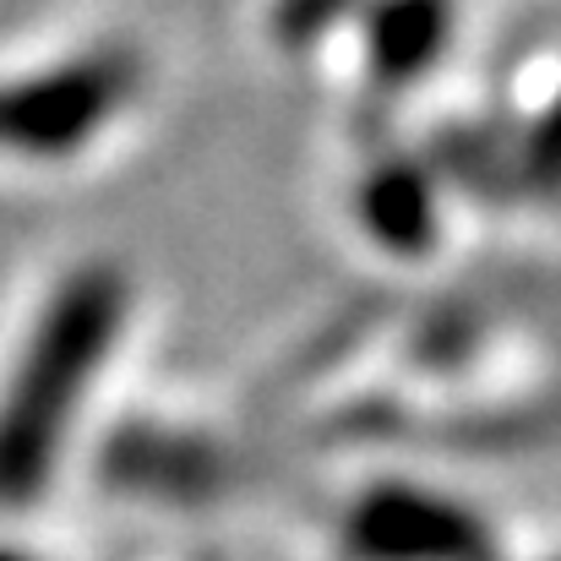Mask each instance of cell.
<instances>
[{"instance_id": "1", "label": "cell", "mask_w": 561, "mask_h": 561, "mask_svg": "<svg viewBox=\"0 0 561 561\" xmlns=\"http://www.w3.org/2000/svg\"><path fill=\"white\" fill-rule=\"evenodd\" d=\"M121 306H126V284L110 267H88L55 295L49 317L27 344L22 371L0 403V502H27L38 491L82 381L99 371L121 328Z\"/></svg>"}, {"instance_id": "3", "label": "cell", "mask_w": 561, "mask_h": 561, "mask_svg": "<svg viewBox=\"0 0 561 561\" xmlns=\"http://www.w3.org/2000/svg\"><path fill=\"white\" fill-rule=\"evenodd\" d=\"M355 546L381 561H474L480 557V529L442 502L387 491V496H371L360 507Z\"/></svg>"}, {"instance_id": "2", "label": "cell", "mask_w": 561, "mask_h": 561, "mask_svg": "<svg viewBox=\"0 0 561 561\" xmlns=\"http://www.w3.org/2000/svg\"><path fill=\"white\" fill-rule=\"evenodd\" d=\"M126 82H131L126 60H88V66L0 93V148H22V153L77 148L121 104Z\"/></svg>"}, {"instance_id": "4", "label": "cell", "mask_w": 561, "mask_h": 561, "mask_svg": "<svg viewBox=\"0 0 561 561\" xmlns=\"http://www.w3.org/2000/svg\"><path fill=\"white\" fill-rule=\"evenodd\" d=\"M540 164H546V170H561V110L546 121V137H540Z\"/></svg>"}, {"instance_id": "5", "label": "cell", "mask_w": 561, "mask_h": 561, "mask_svg": "<svg viewBox=\"0 0 561 561\" xmlns=\"http://www.w3.org/2000/svg\"><path fill=\"white\" fill-rule=\"evenodd\" d=\"M0 561H11V557H0Z\"/></svg>"}]
</instances>
